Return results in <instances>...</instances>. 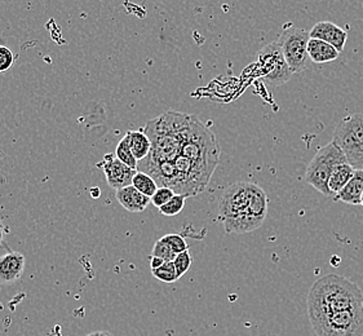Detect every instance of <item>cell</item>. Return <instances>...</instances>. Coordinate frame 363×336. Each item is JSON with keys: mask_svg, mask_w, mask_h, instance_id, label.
Masks as SVG:
<instances>
[{"mask_svg": "<svg viewBox=\"0 0 363 336\" xmlns=\"http://www.w3.org/2000/svg\"><path fill=\"white\" fill-rule=\"evenodd\" d=\"M97 166L105 173L109 187L115 190L132 185L134 175L137 173L136 170H132L126 164L122 163L114 154H106L103 162H100Z\"/></svg>", "mask_w": 363, "mask_h": 336, "instance_id": "30bf717a", "label": "cell"}, {"mask_svg": "<svg viewBox=\"0 0 363 336\" xmlns=\"http://www.w3.org/2000/svg\"><path fill=\"white\" fill-rule=\"evenodd\" d=\"M166 261L163 260V259L155 258V256H151V270H155V269H158L160 266H163Z\"/></svg>", "mask_w": 363, "mask_h": 336, "instance_id": "4316f807", "label": "cell"}, {"mask_svg": "<svg viewBox=\"0 0 363 336\" xmlns=\"http://www.w3.org/2000/svg\"><path fill=\"white\" fill-rule=\"evenodd\" d=\"M219 216L227 233L245 235L261 227L250 213V182H234L227 188L219 204Z\"/></svg>", "mask_w": 363, "mask_h": 336, "instance_id": "3957f363", "label": "cell"}, {"mask_svg": "<svg viewBox=\"0 0 363 336\" xmlns=\"http://www.w3.org/2000/svg\"><path fill=\"white\" fill-rule=\"evenodd\" d=\"M355 171L363 170V114L355 113L341 119L333 139Z\"/></svg>", "mask_w": 363, "mask_h": 336, "instance_id": "8992f818", "label": "cell"}, {"mask_svg": "<svg viewBox=\"0 0 363 336\" xmlns=\"http://www.w3.org/2000/svg\"><path fill=\"white\" fill-rule=\"evenodd\" d=\"M310 325L317 336H363V309L324 316Z\"/></svg>", "mask_w": 363, "mask_h": 336, "instance_id": "52a82bcc", "label": "cell"}, {"mask_svg": "<svg viewBox=\"0 0 363 336\" xmlns=\"http://www.w3.org/2000/svg\"><path fill=\"white\" fill-rule=\"evenodd\" d=\"M355 173V168L349 163L340 164L333 170L330 181H329V189H330L331 197L335 198L343 189L345 188V185L353 178Z\"/></svg>", "mask_w": 363, "mask_h": 336, "instance_id": "e0dca14e", "label": "cell"}, {"mask_svg": "<svg viewBox=\"0 0 363 336\" xmlns=\"http://www.w3.org/2000/svg\"><path fill=\"white\" fill-rule=\"evenodd\" d=\"M185 199H186V197L176 194L168 204L158 209L159 212H160L162 215L167 216V218L176 216V215H179V213L184 210V207H185Z\"/></svg>", "mask_w": 363, "mask_h": 336, "instance_id": "44dd1931", "label": "cell"}, {"mask_svg": "<svg viewBox=\"0 0 363 336\" xmlns=\"http://www.w3.org/2000/svg\"><path fill=\"white\" fill-rule=\"evenodd\" d=\"M165 242L171 247V250L174 251L176 255L182 254L185 251H189V246L185 241V238L180 235H167L162 238Z\"/></svg>", "mask_w": 363, "mask_h": 336, "instance_id": "603a6c76", "label": "cell"}, {"mask_svg": "<svg viewBox=\"0 0 363 336\" xmlns=\"http://www.w3.org/2000/svg\"><path fill=\"white\" fill-rule=\"evenodd\" d=\"M344 163H348L344 153L335 141H330L312 158L305 173V181L324 196L331 197L329 181L333 170L340 164Z\"/></svg>", "mask_w": 363, "mask_h": 336, "instance_id": "5b68a950", "label": "cell"}, {"mask_svg": "<svg viewBox=\"0 0 363 336\" xmlns=\"http://www.w3.org/2000/svg\"><path fill=\"white\" fill-rule=\"evenodd\" d=\"M257 63L260 65L262 79L269 86H282L293 77V71L284 58L282 48L276 42L260 49Z\"/></svg>", "mask_w": 363, "mask_h": 336, "instance_id": "9c48e42d", "label": "cell"}, {"mask_svg": "<svg viewBox=\"0 0 363 336\" xmlns=\"http://www.w3.org/2000/svg\"><path fill=\"white\" fill-rule=\"evenodd\" d=\"M309 35L312 39L324 40L331 44L339 52H343L347 44L348 32L330 21H321L314 25L309 32Z\"/></svg>", "mask_w": 363, "mask_h": 336, "instance_id": "8fae6325", "label": "cell"}, {"mask_svg": "<svg viewBox=\"0 0 363 336\" xmlns=\"http://www.w3.org/2000/svg\"><path fill=\"white\" fill-rule=\"evenodd\" d=\"M3 235H4V227H3L1 223H0V244L3 243Z\"/></svg>", "mask_w": 363, "mask_h": 336, "instance_id": "f1b7e54d", "label": "cell"}, {"mask_svg": "<svg viewBox=\"0 0 363 336\" xmlns=\"http://www.w3.org/2000/svg\"><path fill=\"white\" fill-rule=\"evenodd\" d=\"M15 63V55L12 49L0 46V74L8 71Z\"/></svg>", "mask_w": 363, "mask_h": 336, "instance_id": "484cf974", "label": "cell"}, {"mask_svg": "<svg viewBox=\"0 0 363 336\" xmlns=\"http://www.w3.org/2000/svg\"><path fill=\"white\" fill-rule=\"evenodd\" d=\"M126 136L137 162H142L145 158H148L151 151V141L144 130L128 131Z\"/></svg>", "mask_w": 363, "mask_h": 336, "instance_id": "2e32d148", "label": "cell"}, {"mask_svg": "<svg viewBox=\"0 0 363 336\" xmlns=\"http://www.w3.org/2000/svg\"><path fill=\"white\" fill-rule=\"evenodd\" d=\"M363 194V170L355 171L353 178L345 185V188L335 197V201H341L344 204L359 206Z\"/></svg>", "mask_w": 363, "mask_h": 336, "instance_id": "5bb4252c", "label": "cell"}, {"mask_svg": "<svg viewBox=\"0 0 363 336\" xmlns=\"http://www.w3.org/2000/svg\"><path fill=\"white\" fill-rule=\"evenodd\" d=\"M361 206H363V194H362V198H361Z\"/></svg>", "mask_w": 363, "mask_h": 336, "instance_id": "f546056e", "label": "cell"}, {"mask_svg": "<svg viewBox=\"0 0 363 336\" xmlns=\"http://www.w3.org/2000/svg\"><path fill=\"white\" fill-rule=\"evenodd\" d=\"M115 197L120 206L125 207L127 211L129 212L145 211L148 209V206L151 204V198L144 196L132 185H129L127 188L119 189L115 193Z\"/></svg>", "mask_w": 363, "mask_h": 336, "instance_id": "4fadbf2b", "label": "cell"}, {"mask_svg": "<svg viewBox=\"0 0 363 336\" xmlns=\"http://www.w3.org/2000/svg\"><path fill=\"white\" fill-rule=\"evenodd\" d=\"M357 309H363L362 291L345 277L327 274L314 282L309 291V321Z\"/></svg>", "mask_w": 363, "mask_h": 336, "instance_id": "7a4b0ae2", "label": "cell"}, {"mask_svg": "<svg viewBox=\"0 0 363 336\" xmlns=\"http://www.w3.org/2000/svg\"><path fill=\"white\" fill-rule=\"evenodd\" d=\"M151 256H155V258L163 259L166 263L168 261H174L176 259V254L174 251L171 250V247L167 244L162 238L155 242L154 247H153V252H151Z\"/></svg>", "mask_w": 363, "mask_h": 336, "instance_id": "7402d4cb", "label": "cell"}, {"mask_svg": "<svg viewBox=\"0 0 363 336\" xmlns=\"http://www.w3.org/2000/svg\"><path fill=\"white\" fill-rule=\"evenodd\" d=\"M132 187L137 189L141 194L149 197V198L154 196L159 188L157 181L154 180L151 175L142 173V171H137L134 175Z\"/></svg>", "mask_w": 363, "mask_h": 336, "instance_id": "ac0fdd59", "label": "cell"}, {"mask_svg": "<svg viewBox=\"0 0 363 336\" xmlns=\"http://www.w3.org/2000/svg\"><path fill=\"white\" fill-rule=\"evenodd\" d=\"M176 196L172 189L166 188V187H159L158 190L155 192V194L151 197V204L155 207H163L165 204H168L174 197Z\"/></svg>", "mask_w": 363, "mask_h": 336, "instance_id": "d4e9b609", "label": "cell"}, {"mask_svg": "<svg viewBox=\"0 0 363 336\" xmlns=\"http://www.w3.org/2000/svg\"><path fill=\"white\" fill-rule=\"evenodd\" d=\"M151 273L153 275L159 280L160 282H166V283H174V282L177 281V280H180L179 278V274H177V270H176V268H174V261H168V263H165L163 266L158 268V269H155V270H151Z\"/></svg>", "mask_w": 363, "mask_h": 336, "instance_id": "ffe728a7", "label": "cell"}, {"mask_svg": "<svg viewBox=\"0 0 363 336\" xmlns=\"http://www.w3.org/2000/svg\"><path fill=\"white\" fill-rule=\"evenodd\" d=\"M87 336H114L108 331H95V332H91Z\"/></svg>", "mask_w": 363, "mask_h": 336, "instance_id": "83f0119b", "label": "cell"}, {"mask_svg": "<svg viewBox=\"0 0 363 336\" xmlns=\"http://www.w3.org/2000/svg\"><path fill=\"white\" fill-rule=\"evenodd\" d=\"M309 39L310 35L307 30L295 26H288L284 27L276 40L279 47L282 48L284 58L293 74H299L309 68Z\"/></svg>", "mask_w": 363, "mask_h": 336, "instance_id": "ba28073f", "label": "cell"}, {"mask_svg": "<svg viewBox=\"0 0 363 336\" xmlns=\"http://www.w3.org/2000/svg\"><path fill=\"white\" fill-rule=\"evenodd\" d=\"M191 117L170 110L148 122L144 132L151 139V151L141 162L144 171L158 164L174 163L180 156Z\"/></svg>", "mask_w": 363, "mask_h": 336, "instance_id": "6da1fadb", "label": "cell"}, {"mask_svg": "<svg viewBox=\"0 0 363 336\" xmlns=\"http://www.w3.org/2000/svg\"><path fill=\"white\" fill-rule=\"evenodd\" d=\"M308 55L310 61L316 63H327L335 61L339 57L340 52L331 44L324 40L309 39Z\"/></svg>", "mask_w": 363, "mask_h": 336, "instance_id": "9a60e30c", "label": "cell"}, {"mask_svg": "<svg viewBox=\"0 0 363 336\" xmlns=\"http://www.w3.org/2000/svg\"><path fill=\"white\" fill-rule=\"evenodd\" d=\"M25 270V256L20 252H8L0 256V283L9 285L16 282Z\"/></svg>", "mask_w": 363, "mask_h": 336, "instance_id": "7c38bea8", "label": "cell"}, {"mask_svg": "<svg viewBox=\"0 0 363 336\" xmlns=\"http://www.w3.org/2000/svg\"><path fill=\"white\" fill-rule=\"evenodd\" d=\"M115 156L118 158L122 163H125L126 166H128L129 168L137 171L139 162H137V159L134 158V153H132V150H131V147H129V142H128L126 135H125V137H123L122 140L119 141V144L117 145Z\"/></svg>", "mask_w": 363, "mask_h": 336, "instance_id": "d6986e66", "label": "cell"}, {"mask_svg": "<svg viewBox=\"0 0 363 336\" xmlns=\"http://www.w3.org/2000/svg\"><path fill=\"white\" fill-rule=\"evenodd\" d=\"M208 179L220 162V147L212 131L197 117H191L189 130L182 145V154Z\"/></svg>", "mask_w": 363, "mask_h": 336, "instance_id": "277c9868", "label": "cell"}, {"mask_svg": "<svg viewBox=\"0 0 363 336\" xmlns=\"http://www.w3.org/2000/svg\"><path fill=\"white\" fill-rule=\"evenodd\" d=\"M174 268L179 274V278H182V275L189 272L191 264H193V258L190 255L189 251H185L182 254H179L174 260Z\"/></svg>", "mask_w": 363, "mask_h": 336, "instance_id": "cb8c5ba5", "label": "cell"}]
</instances>
